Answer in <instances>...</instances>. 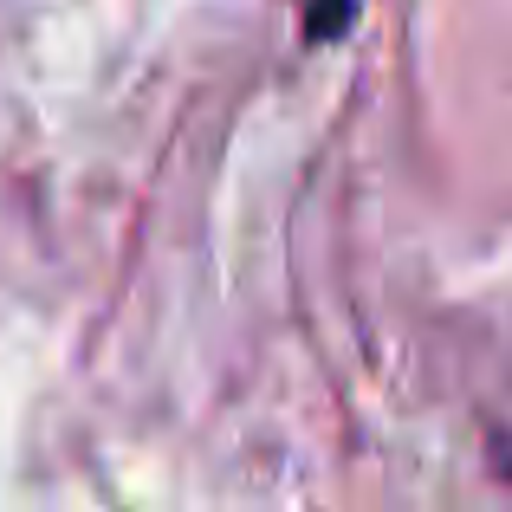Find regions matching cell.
Masks as SVG:
<instances>
[{
  "instance_id": "1",
  "label": "cell",
  "mask_w": 512,
  "mask_h": 512,
  "mask_svg": "<svg viewBox=\"0 0 512 512\" xmlns=\"http://www.w3.org/2000/svg\"><path fill=\"white\" fill-rule=\"evenodd\" d=\"M350 7H357V0H312V13H305V33H312V39L344 33V26H350Z\"/></svg>"
}]
</instances>
